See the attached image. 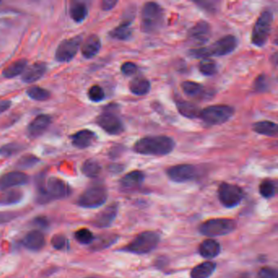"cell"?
<instances>
[{
	"instance_id": "d4e9b609",
	"label": "cell",
	"mask_w": 278,
	"mask_h": 278,
	"mask_svg": "<svg viewBox=\"0 0 278 278\" xmlns=\"http://www.w3.org/2000/svg\"><path fill=\"white\" fill-rule=\"evenodd\" d=\"M176 107L179 114L188 119L199 118L200 113L202 110L195 104L183 100L176 101Z\"/></svg>"
},
{
	"instance_id": "44dd1931",
	"label": "cell",
	"mask_w": 278,
	"mask_h": 278,
	"mask_svg": "<svg viewBox=\"0 0 278 278\" xmlns=\"http://www.w3.org/2000/svg\"><path fill=\"white\" fill-rule=\"evenodd\" d=\"M145 175L140 170H133L124 175L120 180V186L124 190H133L143 184Z\"/></svg>"
},
{
	"instance_id": "ac0fdd59",
	"label": "cell",
	"mask_w": 278,
	"mask_h": 278,
	"mask_svg": "<svg viewBox=\"0 0 278 278\" xmlns=\"http://www.w3.org/2000/svg\"><path fill=\"white\" fill-rule=\"evenodd\" d=\"M47 70V65L44 62H35L26 67L23 72L21 79L25 83H35L44 75Z\"/></svg>"
},
{
	"instance_id": "7402d4cb",
	"label": "cell",
	"mask_w": 278,
	"mask_h": 278,
	"mask_svg": "<svg viewBox=\"0 0 278 278\" xmlns=\"http://www.w3.org/2000/svg\"><path fill=\"white\" fill-rule=\"evenodd\" d=\"M97 139V136L93 132L90 130H81L74 133L71 137L72 143L76 148L83 149L88 148L94 143Z\"/></svg>"
},
{
	"instance_id": "7c38bea8",
	"label": "cell",
	"mask_w": 278,
	"mask_h": 278,
	"mask_svg": "<svg viewBox=\"0 0 278 278\" xmlns=\"http://www.w3.org/2000/svg\"><path fill=\"white\" fill-rule=\"evenodd\" d=\"M166 174L172 181L176 183H186L195 179L198 171L195 166L191 164H180L173 166L166 170Z\"/></svg>"
},
{
	"instance_id": "c3c4849f",
	"label": "cell",
	"mask_w": 278,
	"mask_h": 278,
	"mask_svg": "<svg viewBox=\"0 0 278 278\" xmlns=\"http://www.w3.org/2000/svg\"><path fill=\"white\" fill-rule=\"evenodd\" d=\"M117 3V0H104L103 2H101V8L103 9L104 11H110L116 6Z\"/></svg>"
},
{
	"instance_id": "f1b7e54d",
	"label": "cell",
	"mask_w": 278,
	"mask_h": 278,
	"mask_svg": "<svg viewBox=\"0 0 278 278\" xmlns=\"http://www.w3.org/2000/svg\"><path fill=\"white\" fill-rule=\"evenodd\" d=\"M255 133L267 137H276L278 134V128L275 123L271 121L257 122L253 125Z\"/></svg>"
},
{
	"instance_id": "52a82bcc",
	"label": "cell",
	"mask_w": 278,
	"mask_h": 278,
	"mask_svg": "<svg viewBox=\"0 0 278 278\" xmlns=\"http://www.w3.org/2000/svg\"><path fill=\"white\" fill-rule=\"evenodd\" d=\"M108 191L106 187L97 184L89 187L79 196L77 204L83 208L94 209L106 203Z\"/></svg>"
},
{
	"instance_id": "9c48e42d",
	"label": "cell",
	"mask_w": 278,
	"mask_h": 278,
	"mask_svg": "<svg viewBox=\"0 0 278 278\" xmlns=\"http://www.w3.org/2000/svg\"><path fill=\"white\" fill-rule=\"evenodd\" d=\"M220 203L227 208H233L242 202L244 192L240 187L229 183H222L218 189Z\"/></svg>"
},
{
	"instance_id": "5bb4252c",
	"label": "cell",
	"mask_w": 278,
	"mask_h": 278,
	"mask_svg": "<svg viewBox=\"0 0 278 278\" xmlns=\"http://www.w3.org/2000/svg\"><path fill=\"white\" fill-rule=\"evenodd\" d=\"M211 36V25L205 20H199L188 32V38L197 46L206 44Z\"/></svg>"
},
{
	"instance_id": "f546056e",
	"label": "cell",
	"mask_w": 278,
	"mask_h": 278,
	"mask_svg": "<svg viewBox=\"0 0 278 278\" xmlns=\"http://www.w3.org/2000/svg\"><path fill=\"white\" fill-rule=\"evenodd\" d=\"M70 14L75 22H83L88 15V6L83 2H73L70 7Z\"/></svg>"
},
{
	"instance_id": "8d00e7d4",
	"label": "cell",
	"mask_w": 278,
	"mask_h": 278,
	"mask_svg": "<svg viewBox=\"0 0 278 278\" xmlns=\"http://www.w3.org/2000/svg\"><path fill=\"white\" fill-rule=\"evenodd\" d=\"M260 193L265 198H272L276 194V184L273 180L265 179L260 184Z\"/></svg>"
},
{
	"instance_id": "e575fe53",
	"label": "cell",
	"mask_w": 278,
	"mask_h": 278,
	"mask_svg": "<svg viewBox=\"0 0 278 278\" xmlns=\"http://www.w3.org/2000/svg\"><path fill=\"white\" fill-rule=\"evenodd\" d=\"M26 93L29 98H31L34 101H47V99H49V97H51L49 91L40 88V87H36V86L30 87L29 89L27 90Z\"/></svg>"
},
{
	"instance_id": "bcb514c9",
	"label": "cell",
	"mask_w": 278,
	"mask_h": 278,
	"mask_svg": "<svg viewBox=\"0 0 278 278\" xmlns=\"http://www.w3.org/2000/svg\"><path fill=\"white\" fill-rule=\"evenodd\" d=\"M33 223H34L35 226L38 227L40 229H47L48 225H49L48 220L44 216H38V217L34 218Z\"/></svg>"
},
{
	"instance_id": "484cf974",
	"label": "cell",
	"mask_w": 278,
	"mask_h": 278,
	"mask_svg": "<svg viewBox=\"0 0 278 278\" xmlns=\"http://www.w3.org/2000/svg\"><path fill=\"white\" fill-rule=\"evenodd\" d=\"M119 239V236L116 234H103L95 238L91 246V250L94 251H102L106 249Z\"/></svg>"
},
{
	"instance_id": "7a4b0ae2",
	"label": "cell",
	"mask_w": 278,
	"mask_h": 278,
	"mask_svg": "<svg viewBox=\"0 0 278 278\" xmlns=\"http://www.w3.org/2000/svg\"><path fill=\"white\" fill-rule=\"evenodd\" d=\"M238 45V38L235 36H224L216 41L210 47H197L189 51L191 56L194 58L206 59L211 56H226L232 53Z\"/></svg>"
},
{
	"instance_id": "4fadbf2b",
	"label": "cell",
	"mask_w": 278,
	"mask_h": 278,
	"mask_svg": "<svg viewBox=\"0 0 278 278\" xmlns=\"http://www.w3.org/2000/svg\"><path fill=\"white\" fill-rule=\"evenodd\" d=\"M45 191L51 200L64 199L71 193L70 186L64 180L57 177H51L45 184Z\"/></svg>"
},
{
	"instance_id": "6da1fadb",
	"label": "cell",
	"mask_w": 278,
	"mask_h": 278,
	"mask_svg": "<svg viewBox=\"0 0 278 278\" xmlns=\"http://www.w3.org/2000/svg\"><path fill=\"white\" fill-rule=\"evenodd\" d=\"M175 141L166 136L146 137L136 142L133 150L137 153L148 156H164L172 152Z\"/></svg>"
},
{
	"instance_id": "74e56055",
	"label": "cell",
	"mask_w": 278,
	"mask_h": 278,
	"mask_svg": "<svg viewBox=\"0 0 278 278\" xmlns=\"http://www.w3.org/2000/svg\"><path fill=\"white\" fill-rule=\"evenodd\" d=\"M74 238L80 244L91 245L94 241L93 233L88 229H79L74 233Z\"/></svg>"
},
{
	"instance_id": "277c9868",
	"label": "cell",
	"mask_w": 278,
	"mask_h": 278,
	"mask_svg": "<svg viewBox=\"0 0 278 278\" xmlns=\"http://www.w3.org/2000/svg\"><path fill=\"white\" fill-rule=\"evenodd\" d=\"M160 235L156 232L146 231L139 233L129 244L124 247V251L136 255H144L150 253L151 251L158 246Z\"/></svg>"
},
{
	"instance_id": "1f68e13d",
	"label": "cell",
	"mask_w": 278,
	"mask_h": 278,
	"mask_svg": "<svg viewBox=\"0 0 278 278\" xmlns=\"http://www.w3.org/2000/svg\"><path fill=\"white\" fill-rule=\"evenodd\" d=\"M23 193L16 189H9L0 195V206L17 204L22 200Z\"/></svg>"
},
{
	"instance_id": "cb8c5ba5",
	"label": "cell",
	"mask_w": 278,
	"mask_h": 278,
	"mask_svg": "<svg viewBox=\"0 0 278 278\" xmlns=\"http://www.w3.org/2000/svg\"><path fill=\"white\" fill-rule=\"evenodd\" d=\"M132 22H133L132 20H126L125 21H123L120 25L110 31V37L115 38L117 40L124 41L129 39L133 35Z\"/></svg>"
},
{
	"instance_id": "603a6c76",
	"label": "cell",
	"mask_w": 278,
	"mask_h": 278,
	"mask_svg": "<svg viewBox=\"0 0 278 278\" xmlns=\"http://www.w3.org/2000/svg\"><path fill=\"white\" fill-rule=\"evenodd\" d=\"M221 251V247L217 241L209 238L200 244L199 254L206 259H213L219 256Z\"/></svg>"
},
{
	"instance_id": "8fae6325",
	"label": "cell",
	"mask_w": 278,
	"mask_h": 278,
	"mask_svg": "<svg viewBox=\"0 0 278 278\" xmlns=\"http://www.w3.org/2000/svg\"><path fill=\"white\" fill-rule=\"evenodd\" d=\"M97 123L99 127H101L106 133L113 136L121 134L124 131V126L121 119L112 110H106L99 115Z\"/></svg>"
},
{
	"instance_id": "7dc6e473",
	"label": "cell",
	"mask_w": 278,
	"mask_h": 278,
	"mask_svg": "<svg viewBox=\"0 0 278 278\" xmlns=\"http://www.w3.org/2000/svg\"><path fill=\"white\" fill-rule=\"evenodd\" d=\"M16 215L11 212H0V224H5L13 220Z\"/></svg>"
},
{
	"instance_id": "30bf717a",
	"label": "cell",
	"mask_w": 278,
	"mask_h": 278,
	"mask_svg": "<svg viewBox=\"0 0 278 278\" xmlns=\"http://www.w3.org/2000/svg\"><path fill=\"white\" fill-rule=\"evenodd\" d=\"M82 44V37L75 36L63 40L56 48L55 58L58 62H69L74 58Z\"/></svg>"
},
{
	"instance_id": "ab89813d",
	"label": "cell",
	"mask_w": 278,
	"mask_h": 278,
	"mask_svg": "<svg viewBox=\"0 0 278 278\" xmlns=\"http://www.w3.org/2000/svg\"><path fill=\"white\" fill-rule=\"evenodd\" d=\"M88 97L93 102H101L106 97V93L101 86L93 85L88 90Z\"/></svg>"
},
{
	"instance_id": "836d02e7",
	"label": "cell",
	"mask_w": 278,
	"mask_h": 278,
	"mask_svg": "<svg viewBox=\"0 0 278 278\" xmlns=\"http://www.w3.org/2000/svg\"><path fill=\"white\" fill-rule=\"evenodd\" d=\"M181 88L184 93L191 97H200L204 92V87L200 83L193 81H185L181 84Z\"/></svg>"
},
{
	"instance_id": "d6a6232c",
	"label": "cell",
	"mask_w": 278,
	"mask_h": 278,
	"mask_svg": "<svg viewBox=\"0 0 278 278\" xmlns=\"http://www.w3.org/2000/svg\"><path fill=\"white\" fill-rule=\"evenodd\" d=\"M101 169L102 168L99 161L91 158V159L86 160L83 162L82 166V172L87 177L96 178L101 174Z\"/></svg>"
},
{
	"instance_id": "ffe728a7",
	"label": "cell",
	"mask_w": 278,
	"mask_h": 278,
	"mask_svg": "<svg viewBox=\"0 0 278 278\" xmlns=\"http://www.w3.org/2000/svg\"><path fill=\"white\" fill-rule=\"evenodd\" d=\"M81 53L83 57L91 59L97 56L101 48V39L97 34H92L81 44Z\"/></svg>"
},
{
	"instance_id": "681fc988",
	"label": "cell",
	"mask_w": 278,
	"mask_h": 278,
	"mask_svg": "<svg viewBox=\"0 0 278 278\" xmlns=\"http://www.w3.org/2000/svg\"><path fill=\"white\" fill-rule=\"evenodd\" d=\"M11 106V101H9V100H0V115L9 110Z\"/></svg>"
},
{
	"instance_id": "60d3db41",
	"label": "cell",
	"mask_w": 278,
	"mask_h": 278,
	"mask_svg": "<svg viewBox=\"0 0 278 278\" xmlns=\"http://www.w3.org/2000/svg\"><path fill=\"white\" fill-rule=\"evenodd\" d=\"M38 161L39 159L34 155H25L16 162V166L20 169L30 168L38 163Z\"/></svg>"
},
{
	"instance_id": "f35d334b",
	"label": "cell",
	"mask_w": 278,
	"mask_h": 278,
	"mask_svg": "<svg viewBox=\"0 0 278 278\" xmlns=\"http://www.w3.org/2000/svg\"><path fill=\"white\" fill-rule=\"evenodd\" d=\"M22 146L16 143H6L2 147H0V155L2 157H9L17 154L18 152L21 151Z\"/></svg>"
},
{
	"instance_id": "7bdbcfd3",
	"label": "cell",
	"mask_w": 278,
	"mask_h": 278,
	"mask_svg": "<svg viewBox=\"0 0 278 278\" xmlns=\"http://www.w3.org/2000/svg\"><path fill=\"white\" fill-rule=\"evenodd\" d=\"M269 82H268L267 77L262 74L257 78L256 83H255V88L257 92H264L267 91L269 88Z\"/></svg>"
},
{
	"instance_id": "f6af8a7d",
	"label": "cell",
	"mask_w": 278,
	"mask_h": 278,
	"mask_svg": "<svg viewBox=\"0 0 278 278\" xmlns=\"http://www.w3.org/2000/svg\"><path fill=\"white\" fill-rule=\"evenodd\" d=\"M138 70L137 65L133 62H126L123 64L121 67V71L124 75L131 76L136 74Z\"/></svg>"
},
{
	"instance_id": "e0dca14e",
	"label": "cell",
	"mask_w": 278,
	"mask_h": 278,
	"mask_svg": "<svg viewBox=\"0 0 278 278\" xmlns=\"http://www.w3.org/2000/svg\"><path fill=\"white\" fill-rule=\"evenodd\" d=\"M51 123H52V119L49 115H38L29 124L27 129L28 134L32 138L40 137L46 132Z\"/></svg>"
},
{
	"instance_id": "2e32d148",
	"label": "cell",
	"mask_w": 278,
	"mask_h": 278,
	"mask_svg": "<svg viewBox=\"0 0 278 278\" xmlns=\"http://www.w3.org/2000/svg\"><path fill=\"white\" fill-rule=\"evenodd\" d=\"M29 177L21 171H11L0 177V189L4 190L13 187L20 186L27 184Z\"/></svg>"
},
{
	"instance_id": "8992f818",
	"label": "cell",
	"mask_w": 278,
	"mask_h": 278,
	"mask_svg": "<svg viewBox=\"0 0 278 278\" xmlns=\"http://www.w3.org/2000/svg\"><path fill=\"white\" fill-rule=\"evenodd\" d=\"M236 228L237 223L231 219H211L200 225L199 232L206 237L215 238L228 235L233 233Z\"/></svg>"
},
{
	"instance_id": "9a60e30c",
	"label": "cell",
	"mask_w": 278,
	"mask_h": 278,
	"mask_svg": "<svg viewBox=\"0 0 278 278\" xmlns=\"http://www.w3.org/2000/svg\"><path fill=\"white\" fill-rule=\"evenodd\" d=\"M119 212V205L112 203L106 206L100 213L97 214L92 220V224L100 229H106L110 227L116 219Z\"/></svg>"
},
{
	"instance_id": "4316f807",
	"label": "cell",
	"mask_w": 278,
	"mask_h": 278,
	"mask_svg": "<svg viewBox=\"0 0 278 278\" xmlns=\"http://www.w3.org/2000/svg\"><path fill=\"white\" fill-rule=\"evenodd\" d=\"M216 265L213 262H204L192 269L191 278H209L214 274Z\"/></svg>"
},
{
	"instance_id": "ba28073f",
	"label": "cell",
	"mask_w": 278,
	"mask_h": 278,
	"mask_svg": "<svg viewBox=\"0 0 278 278\" xmlns=\"http://www.w3.org/2000/svg\"><path fill=\"white\" fill-rule=\"evenodd\" d=\"M234 114L231 106L226 105H216L208 106L201 110L199 118L209 125H220L229 121Z\"/></svg>"
},
{
	"instance_id": "83f0119b",
	"label": "cell",
	"mask_w": 278,
	"mask_h": 278,
	"mask_svg": "<svg viewBox=\"0 0 278 278\" xmlns=\"http://www.w3.org/2000/svg\"><path fill=\"white\" fill-rule=\"evenodd\" d=\"M27 61L25 59H19L17 61L11 63L8 66L5 68L2 71V76L6 79H12L23 74L27 67Z\"/></svg>"
},
{
	"instance_id": "3957f363",
	"label": "cell",
	"mask_w": 278,
	"mask_h": 278,
	"mask_svg": "<svg viewBox=\"0 0 278 278\" xmlns=\"http://www.w3.org/2000/svg\"><path fill=\"white\" fill-rule=\"evenodd\" d=\"M164 21V11L157 2H148L143 5L141 11V30L146 34L156 32Z\"/></svg>"
},
{
	"instance_id": "5b68a950",
	"label": "cell",
	"mask_w": 278,
	"mask_h": 278,
	"mask_svg": "<svg viewBox=\"0 0 278 278\" xmlns=\"http://www.w3.org/2000/svg\"><path fill=\"white\" fill-rule=\"evenodd\" d=\"M274 22V14L269 10L263 11L254 26L251 43L256 47H263L267 43Z\"/></svg>"
},
{
	"instance_id": "b9f144b4",
	"label": "cell",
	"mask_w": 278,
	"mask_h": 278,
	"mask_svg": "<svg viewBox=\"0 0 278 278\" xmlns=\"http://www.w3.org/2000/svg\"><path fill=\"white\" fill-rule=\"evenodd\" d=\"M51 243L54 249L60 251V250L65 249V247H67L68 241L62 234H56L52 237Z\"/></svg>"
},
{
	"instance_id": "f907efd6",
	"label": "cell",
	"mask_w": 278,
	"mask_h": 278,
	"mask_svg": "<svg viewBox=\"0 0 278 278\" xmlns=\"http://www.w3.org/2000/svg\"></svg>"
},
{
	"instance_id": "4dcf8cb0",
	"label": "cell",
	"mask_w": 278,
	"mask_h": 278,
	"mask_svg": "<svg viewBox=\"0 0 278 278\" xmlns=\"http://www.w3.org/2000/svg\"><path fill=\"white\" fill-rule=\"evenodd\" d=\"M150 82L143 78H137L130 83L129 88L132 93L137 96H143L148 93L150 90Z\"/></svg>"
},
{
	"instance_id": "d590c367",
	"label": "cell",
	"mask_w": 278,
	"mask_h": 278,
	"mask_svg": "<svg viewBox=\"0 0 278 278\" xmlns=\"http://www.w3.org/2000/svg\"><path fill=\"white\" fill-rule=\"evenodd\" d=\"M199 70L205 76H213L218 71V65L211 59H202L199 64Z\"/></svg>"
},
{
	"instance_id": "ee69618b",
	"label": "cell",
	"mask_w": 278,
	"mask_h": 278,
	"mask_svg": "<svg viewBox=\"0 0 278 278\" xmlns=\"http://www.w3.org/2000/svg\"><path fill=\"white\" fill-rule=\"evenodd\" d=\"M256 278H278V272L273 268H263L260 269Z\"/></svg>"
},
{
	"instance_id": "d6986e66",
	"label": "cell",
	"mask_w": 278,
	"mask_h": 278,
	"mask_svg": "<svg viewBox=\"0 0 278 278\" xmlns=\"http://www.w3.org/2000/svg\"><path fill=\"white\" fill-rule=\"evenodd\" d=\"M23 246L28 250L33 251H40L45 246L43 233L38 230L29 232L22 240Z\"/></svg>"
}]
</instances>
